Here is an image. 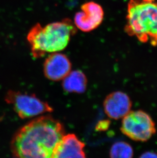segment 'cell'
<instances>
[{
    "label": "cell",
    "instance_id": "9c48e42d",
    "mask_svg": "<svg viewBox=\"0 0 157 158\" xmlns=\"http://www.w3.org/2000/svg\"><path fill=\"white\" fill-rule=\"evenodd\" d=\"M84 147V143L75 135H64L56 146L52 158H85Z\"/></svg>",
    "mask_w": 157,
    "mask_h": 158
},
{
    "label": "cell",
    "instance_id": "7a4b0ae2",
    "mask_svg": "<svg viewBox=\"0 0 157 158\" xmlns=\"http://www.w3.org/2000/svg\"><path fill=\"white\" fill-rule=\"evenodd\" d=\"M74 23L69 19L51 23L43 27L37 23L27 35L33 56L39 58L47 53H55L64 49L71 37L77 31Z\"/></svg>",
    "mask_w": 157,
    "mask_h": 158
},
{
    "label": "cell",
    "instance_id": "ba28073f",
    "mask_svg": "<svg viewBox=\"0 0 157 158\" xmlns=\"http://www.w3.org/2000/svg\"><path fill=\"white\" fill-rule=\"evenodd\" d=\"M71 68V63L66 55L59 53H52L45 60L43 71L48 79L59 81L69 74Z\"/></svg>",
    "mask_w": 157,
    "mask_h": 158
},
{
    "label": "cell",
    "instance_id": "8992f818",
    "mask_svg": "<svg viewBox=\"0 0 157 158\" xmlns=\"http://www.w3.org/2000/svg\"><path fill=\"white\" fill-rule=\"evenodd\" d=\"M104 11L102 7L94 1L84 3L81 10L74 17V25L77 28L85 32L92 31L102 23Z\"/></svg>",
    "mask_w": 157,
    "mask_h": 158
},
{
    "label": "cell",
    "instance_id": "4fadbf2b",
    "mask_svg": "<svg viewBox=\"0 0 157 158\" xmlns=\"http://www.w3.org/2000/svg\"><path fill=\"white\" fill-rule=\"evenodd\" d=\"M141 158H157V154L155 152H147L141 156Z\"/></svg>",
    "mask_w": 157,
    "mask_h": 158
},
{
    "label": "cell",
    "instance_id": "6da1fadb",
    "mask_svg": "<svg viewBox=\"0 0 157 158\" xmlns=\"http://www.w3.org/2000/svg\"><path fill=\"white\" fill-rule=\"evenodd\" d=\"M64 135L61 123L50 116L40 117L17 131L11 142V150L18 158H52Z\"/></svg>",
    "mask_w": 157,
    "mask_h": 158
},
{
    "label": "cell",
    "instance_id": "5b68a950",
    "mask_svg": "<svg viewBox=\"0 0 157 158\" xmlns=\"http://www.w3.org/2000/svg\"><path fill=\"white\" fill-rule=\"evenodd\" d=\"M6 101L12 105L14 110L22 119H28L46 113L53 111L46 103L40 100L33 94L11 91L6 97Z\"/></svg>",
    "mask_w": 157,
    "mask_h": 158
},
{
    "label": "cell",
    "instance_id": "52a82bcc",
    "mask_svg": "<svg viewBox=\"0 0 157 158\" xmlns=\"http://www.w3.org/2000/svg\"><path fill=\"white\" fill-rule=\"evenodd\" d=\"M104 110L106 115L113 119L123 118L131 111L132 102L129 96L120 91L113 92L104 100Z\"/></svg>",
    "mask_w": 157,
    "mask_h": 158
},
{
    "label": "cell",
    "instance_id": "7c38bea8",
    "mask_svg": "<svg viewBox=\"0 0 157 158\" xmlns=\"http://www.w3.org/2000/svg\"><path fill=\"white\" fill-rule=\"evenodd\" d=\"M110 124L109 120H103L99 121L96 126V129L99 131H104L108 128Z\"/></svg>",
    "mask_w": 157,
    "mask_h": 158
},
{
    "label": "cell",
    "instance_id": "277c9868",
    "mask_svg": "<svg viewBox=\"0 0 157 158\" xmlns=\"http://www.w3.org/2000/svg\"><path fill=\"white\" fill-rule=\"evenodd\" d=\"M121 131L132 140L145 142L156 133L154 121L143 110L130 111L123 118Z\"/></svg>",
    "mask_w": 157,
    "mask_h": 158
},
{
    "label": "cell",
    "instance_id": "8fae6325",
    "mask_svg": "<svg viewBox=\"0 0 157 158\" xmlns=\"http://www.w3.org/2000/svg\"><path fill=\"white\" fill-rule=\"evenodd\" d=\"M133 149L126 142H117L111 147L110 156L111 158H131L133 156Z\"/></svg>",
    "mask_w": 157,
    "mask_h": 158
},
{
    "label": "cell",
    "instance_id": "3957f363",
    "mask_svg": "<svg viewBox=\"0 0 157 158\" xmlns=\"http://www.w3.org/2000/svg\"><path fill=\"white\" fill-rule=\"evenodd\" d=\"M124 30L141 43L157 46V0H129Z\"/></svg>",
    "mask_w": 157,
    "mask_h": 158
},
{
    "label": "cell",
    "instance_id": "30bf717a",
    "mask_svg": "<svg viewBox=\"0 0 157 158\" xmlns=\"http://www.w3.org/2000/svg\"><path fill=\"white\" fill-rule=\"evenodd\" d=\"M63 80V88L67 92L82 93L86 90L87 78L81 71L70 72Z\"/></svg>",
    "mask_w": 157,
    "mask_h": 158
}]
</instances>
